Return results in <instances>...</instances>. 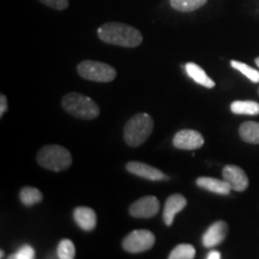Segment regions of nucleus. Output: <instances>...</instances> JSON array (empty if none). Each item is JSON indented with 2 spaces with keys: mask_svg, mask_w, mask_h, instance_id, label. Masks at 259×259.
I'll return each instance as SVG.
<instances>
[{
  "mask_svg": "<svg viewBox=\"0 0 259 259\" xmlns=\"http://www.w3.org/2000/svg\"><path fill=\"white\" fill-rule=\"evenodd\" d=\"M126 169L128 173L137 176L139 178H144V179L158 181V180H167L168 177L164 176L163 173L157 168L153 166H149L143 162H137V161H131L126 164Z\"/></svg>",
  "mask_w": 259,
  "mask_h": 259,
  "instance_id": "10",
  "label": "nucleus"
},
{
  "mask_svg": "<svg viewBox=\"0 0 259 259\" xmlns=\"http://www.w3.org/2000/svg\"><path fill=\"white\" fill-rule=\"evenodd\" d=\"M170 6L180 12H192L202 8L208 0H169Z\"/></svg>",
  "mask_w": 259,
  "mask_h": 259,
  "instance_id": "19",
  "label": "nucleus"
},
{
  "mask_svg": "<svg viewBox=\"0 0 259 259\" xmlns=\"http://www.w3.org/2000/svg\"><path fill=\"white\" fill-rule=\"evenodd\" d=\"M223 179L229 184L232 190L236 192H242L248 187V178L246 176L244 169L238 166L228 164L222 170Z\"/></svg>",
  "mask_w": 259,
  "mask_h": 259,
  "instance_id": "9",
  "label": "nucleus"
},
{
  "mask_svg": "<svg viewBox=\"0 0 259 259\" xmlns=\"http://www.w3.org/2000/svg\"><path fill=\"white\" fill-rule=\"evenodd\" d=\"M40 2L44 5L48 6V8L59 10V11H63V10L69 8V0H40Z\"/></svg>",
  "mask_w": 259,
  "mask_h": 259,
  "instance_id": "24",
  "label": "nucleus"
},
{
  "mask_svg": "<svg viewBox=\"0 0 259 259\" xmlns=\"http://www.w3.org/2000/svg\"><path fill=\"white\" fill-rule=\"evenodd\" d=\"M160 210V202L155 196H145L130 205V215L137 219H150Z\"/></svg>",
  "mask_w": 259,
  "mask_h": 259,
  "instance_id": "7",
  "label": "nucleus"
},
{
  "mask_svg": "<svg viewBox=\"0 0 259 259\" xmlns=\"http://www.w3.org/2000/svg\"><path fill=\"white\" fill-rule=\"evenodd\" d=\"M19 199H21L23 205L32 206L35 204L41 203L42 199H44V196H42L40 190L31 186H25L19 192Z\"/></svg>",
  "mask_w": 259,
  "mask_h": 259,
  "instance_id": "17",
  "label": "nucleus"
},
{
  "mask_svg": "<svg viewBox=\"0 0 259 259\" xmlns=\"http://www.w3.org/2000/svg\"><path fill=\"white\" fill-rule=\"evenodd\" d=\"M97 35L101 41L114 46L134 48L143 42L142 32L131 25L108 22L97 29Z\"/></svg>",
  "mask_w": 259,
  "mask_h": 259,
  "instance_id": "1",
  "label": "nucleus"
},
{
  "mask_svg": "<svg viewBox=\"0 0 259 259\" xmlns=\"http://www.w3.org/2000/svg\"><path fill=\"white\" fill-rule=\"evenodd\" d=\"M186 205L187 199L183 194L176 193L168 197L163 209V221L166 223V226L169 227L173 225L177 213H179Z\"/></svg>",
  "mask_w": 259,
  "mask_h": 259,
  "instance_id": "11",
  "label": "nucleus"
},
{
  "mask_svg": "<svg viewBox=\"0 0 259 259\" xmlns=\"http://www.w3.org/2000/svg\"><path fill=\"white\" fill-rule=\"evenodd\" d=\"M73 220L77 226L85 232L94 231L97 223L96 212L88 206H77L73 210Z\"/></svg>",
  "mask_w": 259,
  "mask_h": 259,
  "instance_id": "13",
  "label": "nucleus"
},
{
  "mask_svg": "<svg viewBox=\"0 0 259 259\" xmlns=\"http://www.w3.org/2000/svg\"><path fill=\"white\" fill-rule=\"evenodd\" d=\"M206 258L208 259H220L221 258V253L219 251H210L208 254H206Z\"/></svg>",
  "mask_w": 259,
  "mask_h": 259,
  "instance_id": "26",
  "label": "nucleus"
},
{
  "mask_svg": "<svg viewBox=\"0 0 259 259\" xmlns=\"http://www.w3.org/2000/svg\"><path fill=\"white\" fill-rule=\"evenodd\" d=\"M186 72L189 76L192 78L194 82L200 84V85L205 87V88L211 89L215 87V82L210 78V77L206 74L205 71H204L202 67L198 66L197 64L194 63H187L185 65Z\"/></svg>",
  "mask_w": 259,
  "mask_h": 259,
  "instance_id": "15",
  "label": "nucleus"
},
{
  "mask_svg": "<svg viewBox=\"0 0 259 259\" xmlns=\"http://www.w3.org/2000/svg\"><path fill=\"white\" fill-rule=\"evenodd\" d=\"M36 160L42 168L53 171L65 170L72 164L70 151L66 148L56 144L42 147L38 150Z\"/></svg>",
  "mask_w": 259,
  "mask_h": 259,
  "instance_id": "4",
  "label": "nucleus"
},
{
  "mask_svg": "<svg viewBox=\"0 0 259 259\" xmlns=\"http://www.w3.org/2000/svg\"><path fill=\"white\" fill-rule=\"evenodd\" d=\"M77 71L80 77L92 82L108 83L116 77V71L111 65L95 60H84L78 64Z\"/></svg>",
  "mask_w": 259,
  "mask_h": 259,
  "instance_id": "5",
  "label": "nucleus"
},
{
  "mask_svg": "<svg viewBox=\"0 0 259 259\" xmlns=\"http://www.w3.org/2000/svg\"><path fill=\"white\" fill-rule=\"evenodd\" d=\"M6 111H8V99L4 94H2L0 95V116L4 115Z\"/></svg>",
  "mask_w": 259,
  "mask_h": 259,
  "instance_id": "25",
  "label": "nucleus"
},
{
  "mask_svg": "<svg viewBox=\"0 0 259 259\" xmlns=\"http://www.w3.org/2000/svg\"><path fill=\"white\" fill-rule=\"evenodd\" d=\"M10 259H32L35 258V250L30 245H23L19 250L10 255Z\"/></svg>",
  "mask_w": 259,
  "mask_h": 259,
  "instance_id": "23",
  "label": "nucleus"
},
{
  "mask_svg": "<svg viewBox=\"0 0 259 259\" xmlns=\"http://www.w3.org/2000/svg\"><path fill=\"white\" fill-rule=\"evenodd\" d=\"M231 111L234 114L257 115L259 114V103L255 101H234L231 105Z\"/></svg>",
  "mask_w": 259,
  "mask_h": 259,
  "instance_id": "18",
  "label": "nucleus"
},
{
  "mask_svg": "<svg viewBox=\"0 0 259 259\" xmlns=\"http://www.w3.org/2000/svg\"><path fill=\"white\" fill-rule=\"evenodd\" d=\"M255 64H257V66L259 67V57L255 58Z\"/></svg>",
  "mask_w": 259,
  "mask_h": 259,
  "instance_id": "28",
  "label": "nucleus"
},
{
  "mask_svg": "<svg viewBox=\"0 0 259 259\" xmlns=\"http://www.w3.org/2000/svg\"><path fill=\"white\" fill-rule=\"evenodd\" d=\"M204 138L196 130H181L173 138V145L180 150H194L203 147Z\"/></svg>",
  "mask_w": 259,
  "mask_h": 259,
  "instance_id": "8",
  "label": "nucleus"
},
{
  "mask_svg": "<svg viewBox=\"0 0 259 259\" xmlns=\"http://www.w3.org/2000/svg\"><path fill=\"white\" fill-rule=\"evenodd\" d=\"M239 135L246 143L259 144V122L246 121L239 127Z\"/></svg>",
  "mask_w": 259,
  "mask_h": 259,
  "instance_id": "16",
  "label": "nucleus"
},
{
  "mask_svg": "<svg viewBox=\"0 0 259 259\" xmlns=\"http://www.w3.org/2000/svg\"><path fill=\"white\" fill-rule=\"evenodd\" d=\"M76 255V248L73 242L69 239H64L58 245V258L60 259H73Z\"/></svg>",
  "mask_w": 259,
  "mask_h": 259,
  "instance_id": "22",
  "label": "nucleus"
},
{
  "mask_svg": "<svg viewBox=\"0 0 259 259\" xmlns=\"http://www.w3.org/2000/svg\"><path fill=\"white\" fill-rule=\"evenodd\" d=\"M154 120L147 113H139L132 116L124 127V139L128 147L137 148L151 135Z\"/></svg>",
  "mask_w": 259,
  "mask_h": 259,
  "instance_id": "2",
  "label": "nucleus"
},
{
  "mask_svg": "<svg viewBox=\"0 0 259 259\" xmlns=\"http://www.w3.org/2000/svg\"><path fill=\"white\" fill-rule=\"evenodd\" d=\"M227 233H228V225L225 221H218L209 227L208 231L203 235V245L205 247H213L222 244L225 241Z\"/></svg>",
  "mask_w": 259,
  "mask_h": 259,
  "instance_id": "12",
  "label": "nucleus"
},
{
  "mask_svg": "<svg viewBox=\"0 0 259 259\" xmlns=\"http://www.w3.org/2000/svg\"><path fill=\"white\" fill-rule=\"evenodd\" d=\"M196 255V250L190 244H180L170 252L169 259H192Z\"/></svg>",
  "mask_w": 259,
  "mask_h": 259,
  "instance_id": "20",
  "label": "nucleus"
},
{
  "mask_svg": "<svg viewBox=\"0 0 259 259\" xmlns=\"http://www.w3.org/2000/svg\"><path fill=\"white\" fill-rule=\"evenodd\" d=\"M154 244V233L147 229H138L125 236L122 240V248L128 253H142V252L150 250Z\"/></svg>",
  "mask_w": 259,
  "mask_h": 259,
  "instance_id": "6",
  "label": "nucleus"
},
{
  "mask_svg": "<svg viewBox=\"0 0 259 259\" xmlns=\"http://www.w3.org/2000/svg\"><path fill=\"white\" fill-rule=\"evenodd\" d=\"M5 257V254H4V251H0V258H4Z\"/></svg>",
  "mask_w": 259,
  "mask_h": 259,
  "instance_id": "27",
  "label": "nucleus"
},
{
  "mask_svg": "<svg viewBox=\"0 0 259 259\" xmlns=\"http://www.w3.org/2000/svg\"><path fill=\"white\" fill-rule=\"evenodd\" d=\"M197 186L202 187L204 190H208L210 192L222 194V196H227L231 192L232 187L227 181L216 179V178H209V177H200L196 181Z\"/></svg>",
  "mask_w": 259,
  "mask_h": 259,
  "instance_id": "14",
  "label": "nucleus"
},
{
  "mask_svg": "<svg viewBox=\"0 0 259 259\" xmlns=\"http://www.w3.org/2000/svg\"><path fill=\"white\" fill-rule=\"evenodd\" d=\"M231 65H232L233 69L238 70L239 72H241L244 76L247 77L251 82H253V83L259 82V71L253 69V67L248 66L247 64L241 63V61H236V60H232Z\"/></svg>",
  "mask_w": 259,
  "mask_h": 259,
  "instance_id": "21",
  "label": "nucleus"
},
{
  "mask_svg": "<svg viewBox=\"0 0 259 259\" xmlns=\"http://www.w3.org/2000/svg\"><path fill=\"white\" fill-rule=\"evenodd\" d=\"M61 106L69 114L83 120H92L100 114V108L94 100L79 93H69L61 100Z\"/></svg>",
  "mask_w": 259,
  "mask_h": 259,
  "instance_id": "3",
  "label": "nucleus"
}]
</instances>
